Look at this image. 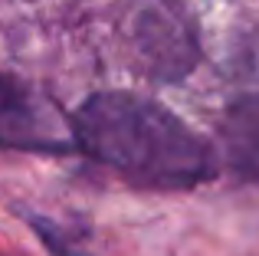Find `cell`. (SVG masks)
<instances>
[{
	"label": "cell",
	"mask_w": 259,
	"mask_h": 256,
	"mask_svg": "<svg viewBox=\"0 0 259 256\" xmlns=\"http://www.w3.org/2000/svg\"><path fill=\"white\" fill-rule=\"evenodd\" d=\"M76 148L128 181L184 191L217 174V154L171 109L135 92H95L72 115Z\"/></svg>",
	"instance_id": "1"
},
{
	"label": "cell",
	"mask_w": 259,
	"mask_h": 256,
	"mask_svg": "<svg viewBox=\"0 0 259 256\" xmlns=\"http://www.w3.org/2000/svg\"><path fill=\"white\" fill-rule=\"evenodd\" d=\"M0 148L13 151H76V135L59 125L53 105L13 76H0Z\"/></svg>",
	"instance_id": "2"
},
{
	"label": "cell",
	"mask_w": 259,
	"mask_h": 256,
	"mask_svg": "<svg viewBox=\"0 0 259 256\" xmlns=\"http://www.w3.org/2000/svg\"><path fill=\"white\" fill-rule=\"evenodd\" d=\"M138 46L148 59V69L164 82L181 79L197 63L194 26L177 7H151L138 23Z\"/></svg>",
	"instance_id": "3"
},
{
	"label": "cell",
	"mask_w": 259,
	"mask_h": 256,
	"mask_svg": "<svg viewBox=\"0 0 259 256\" xmlns=\"http://www.w3.org/2000/svg\"><path fill=\"white\" fill-rule=\"evenodd\" d=\"M220 148L230 171L253 181L259 178V96H243L220 122Z\"/></svg>",
	"instance_id": "4"
}]
</instances>
